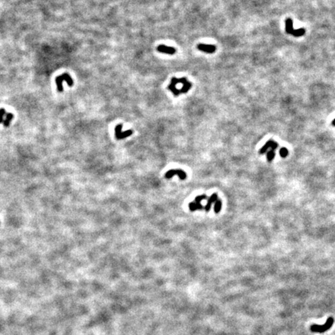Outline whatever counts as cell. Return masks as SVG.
Segmentation results:
<instances>
[{
    "mask_svg": "<svg viewBox=\"0 0 335 335\" xmlns=\"http://www.w3.org/2000/svg\"><path fill=\"white\" fill-rule=\"evenodd\" d=\"M217 199H218L217 194H216V193H213V194L212 195L210 198L207 199V205L205 206V207H204V210H205L207 212L210 211V208H211L212 204H213V202H216Z\"/></svg>",
    "mask_w": 335,
    "mask_h": 335,
    "instance_id": "8",
    "label": "cell"
},
{
    "mask_svg": "<svg viewBox=\"0 0 335 335\" xmlns=\"http://www.w3.org/2000/svg\"><path fill=\"white\" fill-rule=\"evenodd\" d=\"M122 124H118L116 127H115V136L117 140H123L124 138H127V137L130 136V135L133 134V131L131 129H129V130H126V131L122 132Z\"/></svg>",
    "mask_w": 335,
    "mask_h": 335,
    "instance_id": "3",
    "label": "cell"
},
{
    "mask_svg": "<svg viewBox=\"0 0 335 335\" xmlns=\"http://www.w3.org/2000/svg\"><path fill=\"white\" fill-rule=\"evenodd\" d=\"M188 208L191 211H195V210H203L204 207L201 203H198V202H192L188 204Z\"/></svg>",
    "mask_w": 335,
    "mask_h": 335,
    "instance_id": "11",
    "label": "cell"
},
{
    "mask_svg": "<svg viewBox=\"0 0 335 335\" xmlns=\"http://www.w3.org/2000/svg\"><path fill=\"white\" fill-rule=\"evenodd\" d=\"M334 320L333 317H329L327 320V322L323 325L314 324L310 327V331L314 333H324L331 329V327L334 324Z\"/></svg>",
    "mask_w": 335,
    "mask_h": 335,
    "instance_id": "2",
    "label": "cell"
},
{
    "mask_svg": "<svg viewBox=\"0 0 335 335\" xmlns=\"http://www.w3.org/2000/svg\"><path fill=\"white\" fill-rule=\"evenodd\" d=\"M208 199L207 195H201V196H196V199H195V202H198V203H201L202 200H205V199Z\"/></svg>",
    "mask_w": 335,
    "mask_h": 335,
    "instance_id": "15",
    "label": "cell"
},
{
    "mask_svg": "<svg viewBox=\"0 0 335 335\" xmlns=\"http://www.w3.org/2000/svg\"><path fill=\"white\" fill-rule=\"evenodd\" d=\"M278 146H279V145H278V144L276 142V141L270 140V141H268V142H267L266 144H265V145H264L263 147H262V148L260 149V151H259V153H260V154H265V152H267V151L268 150V148H271V150L275 151L276 148H277Z\"/></svg>",
    "mask_w": 335,
    "mask_h": 335,
    "instance_id": "6",
    "label": "cell"
},
{
    "mask_svg": "<svg viewBox=\"0 0 335 335\" xmlns=\"http://www.w3.org/2000/svg\"><path fill=\"white\" fill-rule=\"evenodd\" d=\"M178 175L181 180H185L187 178V174L182 169H171L165 173L166 179H171L173 176Z\"/></svg>",
    "mask_w": 335,
    "mask_h": 335,
    "instance_id": "4",
    "label": "cell"
},
{
    "mask_svg": "<svg viewBox=\"0 0 335 335\" xmlns=\"http://www.w3.org/2000/svg\"><path fill=\"white\" fill-rule=\"evenodd\" d=\"M13 117H14V116L12 113H6L5 117H4V121H3V123H2L5 127H9V124H10V122L12 120Z\"/></svg>",
    "mask_w": 335,
    "mask_h": 335,
    "instance_id": "10",
    "label": "cell"
},
{
    "mask_svg": "<svg viewBox=\"0 0 335 335\" xmlns=\"http://www.w3.org/2000/svg\"><path fill=\"white\" fill-rule=\"evenodd\" d=\"M279 154L281 158H286L288 154H289V151H288L287 148H286V147H281L279 151Z\"/></svg>",
    "mask_w": 335,
    "mask_h": 335,
    "instance_id": "16",
    "label": "cell"
},
{
    "mask_svg": "<svg viewBox=\"0 0 335 335\" xmlns=\"http://www.w3.org/2000/svg\"><path fill=\"white\" fill-rule=\"evenodd\" d=\"M293 22L291 18H287L286 20V31L287 34H292V31H293Z\"/></svg>",
    "mask_w": 335,
    "mask_h": 335,
    "instance_id": "9",
    "label": "cell"
},
{
    "mask_svg": "<svg viewBox=\"0 0 335 335\" xmlns=\"http://www.w3.org/2000/svg\"><path fill=\"white\" fill-rule=\"evenodd\" d=\"M197 48L202 52L207 54H213L216 51V47L212 44H199L197 45Z\"/></svg>",
    "mask_w": 335,
    "mask_h": 335,
    "instance_id": "5",
    "label": "cell"
},
{
    "mask_svg": "<svg viewBox=\"0 0 335 335\" xmlns=\"http://www.w3.org/2000/svg\"><path fill=\"white\" fill-rule=\"evenodd\" d=\"M64 81H66L69 86H72L74 85L73 79L70 76V75L67 73H64L63 75H59L55 78V82L57 84L58 92H63V90H64V89H63V82Z\"/></svg>",
    "mask_w": 335,
    "mask_h": 335,
    "instance_id": "1",
    "label": "cell"
},
{
    "mask_svg": "<svg viewBox=\"0 0 335 335\" xmlns=\"http://www.w3.org/2000/svg\"><path fill=\"white\" fill-rule=\"evenodd\" d=\"M275 156H276V153H275V151L270 150L269 151H268V153H267V159H268V161H272V160L275 158Z\"/></svg>",
    "mask_w": 335,
    "mask_h": 335,
    "instance_id": "14",
    "label": "cell"
},
{
    "mask_svg": "<svg viewBox=\"0 0 335 335\" xmlns=\"http://www.w3.org/2000/svg\"><path fill=\"white\" fill-rule=\"evenodd\" d=\"M214 211L216 213H218L221 210V207H222V202L220 199H217L216 202H214Z\"/></svg>",
    "mask_w": 335,
    "mask_h": 335,
    "instance_id": "13",
    "label": "cell"
},
{
    "mask_svg": "<svg viewBox=\"0 0 335 335\" xmlns=\"http://www.w3.org/2000/svg\"><path fill=\"white\" fill-rule=\"evenodd\" d=\"M6 111L4 109H0V123H3L4 121L5 115H6Z\"/></svg>",
    "mask_w": 335,
    "mask_h": 335,
    "instance_id": "17",
    "label": "cell"
},
{
    "mask_svg": "<svg viewBox=\"0 0 335 335\" xmlns=\"http://www.w3.org/2000/svg\"><path fill=\"white\" fill-rule=\"evenodd\" d=\"M305 33H306V30L301 28V29H297V30H293L292 33V35H293L294 37H301V36L304 35Z\"/></svg>",
    "mask_w": 335,
    "mask_h": 335,
    "instance_id": "12",
    "label": "cell"
},
{
    "mask_svg": "<svg viewBox=\"0 0 335 335\" xmlns=\"http://www.w3.org/2000/svg\"><path fill=\"white\" fill-rule=\"evenodd\" d=\"M157 51L160 53H163V54H174L176 53L175 48H172V47L165 46V45H159V46L157 48Z\"/></svg>",
    "mask_w": 335,
    "mask_h": 335,
    "instance_id": "7",
    "label": "cell"
}]
</instances>
